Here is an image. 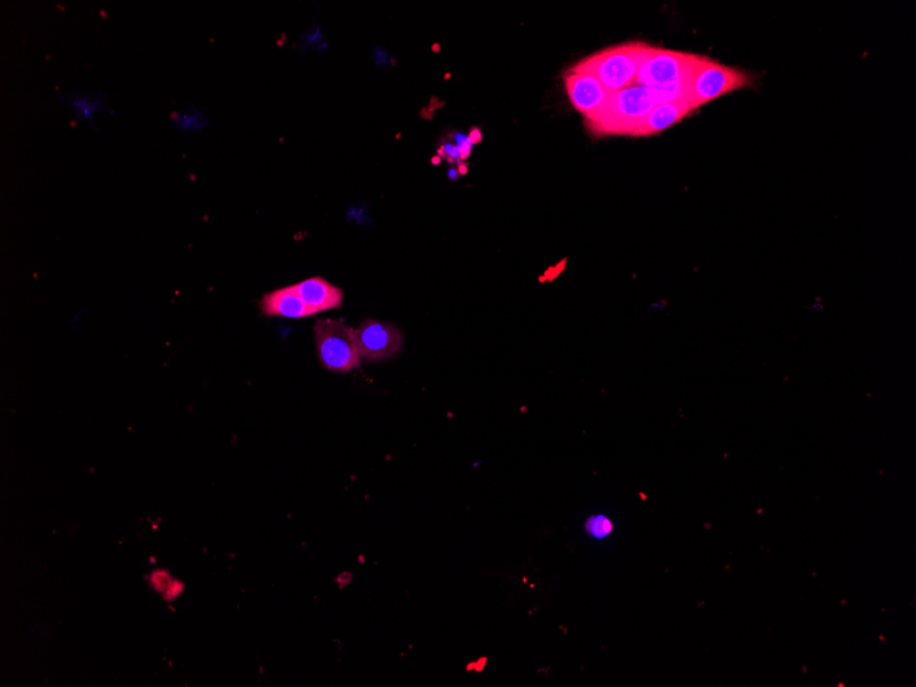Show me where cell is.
<instances>
[{
	"instance_id": "obj_1",
	"label": "cell",
	"mask_w": 916,
	"mask_h": 687,
	"mask_svg": "<svg viewBox=\"0 0 916 687\" xmlns=\"http://www.w3.org/2000/svg\"><path fill=\"white\" fill-rule=\"evenodd\" d=\"M685 98L683 84L672 87L633 86L612 92L600 112L587 118L590 131L602 136H631L650 110L660 103Z\"/></svg>"
},
{
	"instance_id": "obj_2",
	"label": "cell",
	"mask_w": 916,
	"mask_h": 687,
	"mask_svg": "<svg viewBox=\"0 0 916 687\" xmlns=\"http://www.w3.org/2000/svg\"><path fill=\"white\" fill-rule=\"evenodd\" d=\"M648 47V44L642 42L619 44L590 55L578 62L574 68L592 73L605 90L612 94L633 86Z\"/></svg>"
},
{
	"instance_id": "obj_3",
	"label": "cell",
	"mask_w": 916,
	"mask_h": 687,
	"mask_svg": "<svg viewBox=\"0 0 916 687\" xmlns=\"http://www.w3.org/2000/svg\"><path fill=\"white\" fill-rule=\"evenodd\" d=\"M751 83V75L744 70L720 64L714 59L700 57L692 73L683 83V94L694 112L705 103L740 91Z\"/></svg>"
},
{
	"instance_id": "obj_4",
	"label": "cell",
	"mask_w": 916,
	"mask_h": 687,
	"mask_svg": "<svg viewBox=\"0 0 916 687\" xmlns=\"http://www.w3.org/2000/svg\"><path fill=\"white\" fill-rule=\"evenodd\" d=\"M317 356L321 365L335 373L352 372L361 365L354 328L342 320H319L315 324Z\"/></svg>"
},
{
	"instance_id": "obj_5",
	"label": "cell",
	"mask_w": 916,
	"mask_h": 687,
	"mask_svg": "<svg viewBox=\"0 0 916 687\" xmlns=\"http://www.w3.org/2000/svg\"><path fill=\"white\" fill-rule=\"evenodd\" d=\"M700 55L649 46L642 58L634 84L645 87L681 86Z\"/></svg>"
},
{
	"instance_id": "obj_6",
	"label": "cell",
	"mask_w": 916,
	"mask_h": 687,
	"mask_svg": "<svg viewBox=\"0 0 916 687\" xmlns=\"http://www.w3.org/2000/svg\"><path fill=\"white\" fill-rule=\"evenodd\" d=\"M361 358L380 363L398 356L404 349V334L397 325L378 320H365L354 330Z\"/></svg>"
},
{
	"instance_id": "obj_7",
	"label": "cell",
	"mask_w": 916,
	"mask_h": 687,
	"mask_svg": "<svg viewBox=\"0 0 916 687\" xmlns=\"http://www.w3.org/2000/svg\"><path fill=\"white\" fill-rule=\"evenodd\" d=\"M565 90L570 96L572 105L583 116L592 118L600 112L601 107L611 95L592 73L571 68L564 75Z\"/></svg>"
},
{
	"instance_id": "obj_8",
	"label": "cell",
	"mask_w": 916,
	"mask_h": 687,
	"mask_svg": "<svg viewBox=\"0 0 916 687\" xmlns=\"http://www.w3.org/2000/svg\"><path fill=\"white\" fill-rule=\"evenodd\" d=\"M295 291L312 310L313 315L341 308L343 304V291L334 286L323 277H309L294 284Z\"/></svg>"
},
{
	"instance_id": "obj_9",
	"label": "cell",
	"mask_w": 916,
	"mask_h": 687,
	"mask_svg": "<svg viewBox=\"0 0 916 687\" xmlns=\"http://www.w3.org/2000/svg\"><path fill=\"white\" fill-rule=\"evenodd\" d=\"M690 113H693V110L685 98L660 103L650 110L648 116L637 125L631 136L640 138V136L659 135L672 125L679 123L682 118L689 116Z\"/></svg>"
},
{
	"instance_id": "obj_10",
	"label": "cell",
	"mask_w": 916,
	"mask_h": 687,
	"mask_svg": "<svg viewBox=\"0 0 916 687\" xmlns=\"http://www.w3.org/2000/svg\"><path fill=\"white\" fill-rule=\"evenodd\" d=\"M260 309L265 316L284 319H306L313 316L312 310L302 301L294 286L277 288L265 294L261 298Z\"/></svg>"
},
{
	"instance_id": "obj_11",
	"label": "cell",
	"mask_w": 916,
	"mask_h": 687,
	"mask_svg": "<svg viewBox=\"0 0 916 687\" xmlns=\"http://www.w3.org/2000/svg\"><path fill=\"white\" fill-rule=\"evenodd\" d=\"M151 586L160 592L166 600H173L183 592V585L169 576L168 572L158 571L151 575Z\"/></svg>"
},
{
	"instance_id": "obj_12",
	"label": "cell",
	"mask_w": 916,
	"mask_h": 687,
	"mask_svg": "<svg viewBox=\"0 0 916 687\" xmlns=\"http://www.w3.org/2000/svg\"><path fill=\"white\" fill-rule=\"evenodd\" d=\"M587 528H589V533L594 535V537L604 538L605 535L611 533L612 524L609 523V520L605 519V517L598 516L590 520L589 524H587Z\"/></svg>"
},
{
	"instance_id": "obj_13",
	"label": "cell",
	"mask_w": 916,
	"mask_h": 687,
	"mask_svg": "<svg viewBox=\"0 0 916 687\" xmlns=\"http://www.w3.org/2000/svg\"><path fill=\"white\" fill-rule=\"evenodd\" d=\"M456 142L458 149H460L461 158L465 160V158H468L469 154H471L472 144H474V142L469 139V136L461 134L456 135Z\"/></svg>"
},
{
	"instance_id": "obj_14",
	"label": "cell",
	"mask_w": 916,
	"mask_h": 687,
	"mask_svg": "<svg viewBox=\"0 0 916 687\" xmlns=\"http://www.w3.org/2000/svg\"><path fill=\"white\" fill-rule=\"evenodd\" d=\"M443 150L446 151V155H448L449 158H452V160H460L461 153L457 146L446 144V146H443Z\"/></svg>"
},
{
	"instance_id": "obj_15",
	"label": "cell",
	"mask_w": 916,
	"mask_h": 687,
	"mask_svg": "<svg viewBox=\"0 0 916 687\" xmlns=\"http://www.w3.org/2000/svg\"><path fill=\"white\" fill-rule=\"evenodd\" d=\"M469 139H471L472 142L474 143H478L480 142V140H482V135H480V132L478 131V129H474V131H472V134L469 135Z\"/></svg>"
},
{
	"instance_id": "obj_16",
	"label": "cell",
	"mask_w": 916,
	"mask_h": 687,
	"mask_svg": "<svg viewBox=\"0 0 916 687\" xmlns=\"http://www.w3.org/2000/svg\"><path fill=\"white\" fill-rule=\"evenodd\" d=\"M449 176H450V179L456 180L457 177H458V172H457V171H450V172H449Z\"/></svg>"
}]
</instances>
